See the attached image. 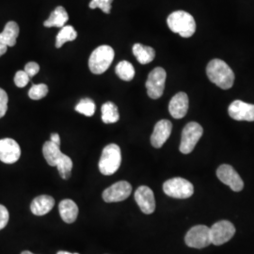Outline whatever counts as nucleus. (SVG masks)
<instances>
[{
  "mask_svg": "<svg viewBox=\"0 0 254 254\" xmlns=\"http://www.w3.org/2000/svg\"><path fill=\"white\" fill-rule=\"evenodd\" d=\"M50 141H52V142H54L56 144L61 146V137H60V135L57 134V133L51 134Z\"/></svg>",
  "mask_w": 254,
  "mask_h": 254,
  "instance_id": "34",
  "label": "nucleus"
},
{
  "mask_svg": "<svg viewBox=\"0 0 254 254\" xmlns=\"http://www.w3.org/2000/svg\"><path fill=\"white\" fill-rule=\"evenodd\" d=\"M115 57L114 49L109 46H101L94 49L89 59V68L94 74L105 73Z\"/></svg>",
  "mask_w": 254,
  "mask_h": 254,
  "instance_id": "3",
  "label": "nucleus"
},
{
  "mask_svg": "<svg viewBox=\"0 0 254 254\" xmlns=\"http://www.w3.org/2000/svg\"><path fill=\"white\" fill-rule=\"evenodd\" d=\"M113 0H91L89 4V7L91 9H100L105 13L109 14L111 10V4Z\"/></svg>",
  "mask_w": 254,
  "mask_h": 254,
  "instance_id": "29",
  "label": "nucleus"
},
{
  "mask_svg": "<svg viewBox=\"0 0 254 254\" xmlns=\"http://www.w3.org/2000/svg\"><path fill=\"white\" fill-rule=\"evenodd\" d=\"M115 70L119 77L125 81H131L135 76L134 66L127 61H123L119 63Z\"/></svg>",
  "mask_w": 254,
  "mask_h": 254,
  "instance_id": "25",
  "label": "nucleus"
},
{
  "mask_svg": "<svg viewBox=\"0 0 254 254\" xmlns=\"http://www.w3.org/2000/svg\"><path fill=\"white\" fill-rule=\"evenodd\" d=\"M236 234V227L228 220H221L213 224L210 228L211 243L213 245L220 246L230 241Z\"/></svg>",
  "mask_w": 254,
  "mask_h": 254,
  "instance_id": "8",
  "label": "nucleus"
},
{
  "mask_svg": "<svg viewBox=\"0 0 254 254\" xmlns=\"http://www.w3.org/2000/svg\"><path fill=\"white\" fill-rule=\"evenodd\" d=\"M8 101L9 97L7 92L0 88V119L5 116L8 110Z\"/></svg>",
  "mask_w": 254,
  "mask_h": 254,
  "instance_id": "31",
  "label": "nucleus"
},
{
  "mask_svg": "<svg viewBox=\"0 0 254 254\" xmlns=\"http://www.w3.org/2000/svg\"><path fill=\"white\" fill-rule=\"evenodd\" d=\"M206 74L209 80L222 90H229L235 82V73L226 63L215 59L206 67Z\"/></svg>",
  "mask_w": 254,
  "mask_h": 254,
  "instance_id": "1",
  "label": "nucleus"
},
{
  "mask_svg": "<svg viewBox=\"0 0 254 254\" xmlns=\"http://www.w3.org/2000/svg\"><path fill=\"white\" fill-rule=\"evenodd\" d=\"M132 192V186L127 181L115 183L103 192V200L106 202H119L127 200Z\"/></svg>",
  "mask_w": 254,
  "mask_h": 254,
  "instance_id": "11",
  "label": "nucleus"
},
{
  "mask_svg": "<svg viewBox=\"0 0 254 254\" xmlns=\"http://www.w3.org/2000/svg\"><path fill=\"white\" fill-rule=\"evenodd\" d=\"M21 254H33L32 253H30V252H28V251H25V252H23Z\"/></svg>",
  "mask_w": 254,
  "mask_h": 254,
  "instance_id": "37",
  "label": "nucleus"
},
{
  "mask_svg": "<svg viewBox=\"0 0 254 254\" xmlns=\"http://www.w3.org/2000/svg\"><path fill=\"white\" fill-rule=\"evenodd\" d=\"M9 214L8 209L4 205L0 204V230L4 229L7 226L9 222Z\"/></svg>",
  "mask_w": 254,
  "mask_h": 254,
  "instance_id": "32",
  "label": "nucleus"
},
{
  "mask_svg": "<svg viewBox=\"0 0 254 254\" xmlns=\"http://www.w3.org/2000/svg\"><path fill=\"white\" fill-rule=\"evenodd\" d=\"M189 110V96L185 92L176 93L169 105V111L174 119L184 118Z\"/></svg>",
  "mask_w": 254,
  "mask_h": 254,
  "instance_id": "16",
  "label": "nucleus"
},
{
  "mask_svg": "<svg viewBox=\"0 0 254 254\" xmlns=\"http://www.w3.org/2000/svg\"><path fill=\"white\" fill-rule=\"evenodd\" d=\"M57 254H72V253H68V252H64V251H62V252H59Z\"/></svg>",
  "mask_w": 254,
  "mask_h": 254,
  "instance_id": "36",
  "label": "nucleus"
},
{
  "mask_svg": "<svg viewBox=\"0 0 254 254\" xmlns=\"http://www.w3.org/2000/svg\"><path fill=\"white\" fill-rule=\"evenodd\" d=\"M217 176L223 184L230 187L232 190L239 192L244 189V182L236 173V170L227 164H223L218 167Z\"/></svg>",
  "mask_w": 254,
  "mask_h": 254,
  "instance_id": "10",
  "label": "nucleus"
},
{
  "mask_svg": "<svg viewBox=\"0 0 254 254\" xmlns=\"http://www.w3.org/2000/svg\"><path fill=\"white\" fill-rule=\"evenodd\" d=\"M135 200L140 210L144 214L150 215L154 213L155 210L154 192L149 187H139L135 192Z\"/></svg>",
  "mask_w": 254,
  "mask_h": 254,
  "instance_id": "14",
  "label": "nucleus"
},
{
  "mask_svg": "<svg viewBox=\"0 0 254 254\" xmlns=\"http://www.w3.org/2000/svg\"><path fill=\"white\" fill-rule=\"evenodd\" d=\"M59 210L64 222L71 224L76 220L78 215V206L73 200H62L59 205Z\"/></svg>",
  "mask_w": 254,
  "mask_h": 254,
  "instance_id": "18",
  "label": "nucleus"
},
{
  "mask_svg": "<svg viewBox=\"0 0 254 254\" xmlns=\"http://www.w3.org/2000/svg\"><path fill=\"white\" fill-rule=\"evenodd\" d=\"M122 163V152L117 144L106 146L101 154L99 171L104 175H112L116 173Z\"/></svg>",
  "mask_w": 254,
  "mask_h": 254,
  "instance_id": "4",
  "label": "nucleus"
},
{
  "mask_svg": "<svg viewBox=\"0 0 254 254\" xmlns=\"http://www.w3.org/2000/svg\"><path fill=\"white\" fill-rule=\"evenodd\" d=\"M163 190L166 195L174 199H188L193 195L194 187L187 179L175 177L164 183Z\"/></svg>",
  "mask_w": 254,
  "mask_h": 254,
  "instance_id": "5",
  "label": "nucleus"
},
{
  "mask_svg": "<svg viewBox=\"0 0 254 254\" xmlns=\"http://www.w3.org/2000/svg\"><path fill=\"white\" fill-rule=\"evenodd\" d=\"M26 73L28 74L29 77H33L35 76L37 73H39L40 71V66L37 63H28V64L25 65V70H24Z\"/></svg>",
  "mask_w": 254,
  "mask_h": 254,
  "instance_id": "33",
  "label": "nucleus"
},
{
  "mask_svg": "<svg viewBox=\"0 0 254 254\" xmlns=\"http://www.w3.org/2000/svg\"><path fill=\"white\" fill-rule=\"evenodd\" d=\"M77 37V32L73 26H64L61 28L56 38V47L61 48L67 42H73Z\"/></svg>",
  "mask_w": 254,
  "mask_h": 254,
  "instance_id": "24",
  "label": "nucleus"
},
{
  "mask_svg": "<svg viewBox=\"0 0 254 254\" xmlns=\"http://www.w3.org/2000/svg\"><path fill=\"white\" fill-rule=\"evenodd\" d=\"M96 106L94 102L90 98H84L79 101L75 107V111L86 117H91L95 113Z\"/></svg>",
  "mask_w": 254,
  "mask_h": 254,
  "instance_id": "27",
  "label": "nucleus"
},
{
  "mask_svg": "<svg viewBox=\"0 0 254 254\" xmlns=\"http://www.w3.org/2000/svg\"><path fill=\"white\" fill-rule=\"evenodd\" d=\"M55 205V200L49 195H41L32 200L30 210L35 216H45Z\"/></svg>",
  "mask_w": 254,
  "mask_h": 254,
  "instance_id": "17",
  "label": "nucleus"
},
{
  "mask_svg": "<svg viewBox=\"0 0 254 254\" xmlns=\"http://www.w3.org/2000/svg\"><path fill=\"white\" fill-rule=\"evenodd\" d=\"M29 79H30V77L28 76V74L25 71H18L17 73H15L14 83L18 88H24L28 84Z\"/></svg>",
  "mask_w": 254,
  "mask_h": 254,
  "instance_id": "30",
  "label": "nucleus"
},
{
  "mask_svg": "<svg viewBox=\"0 0 254 254\" xmlns=\"http://www.w3.org/2000/svg\"><path fill=\"white\" fill-rule=\"evenodd\" d=\"M18 24L13 21H9L4 27V30L0 33V38L8 46L12 47L16 45V40L19 36Z\"/></svg>",
  "mask_w": 254,
  "mask_h": 254,
  "instance_id": "22",
  "label": "nucleus"
},
{
  "mask_svg": "<svg viewBox=\"0 0 254 254\" xmlns=\"http://www.w3.org/2000/svg\"><path fill=\"white\" fill-rule=\"evenodd\" d=\"M170 29L183 38L193 36L196 31V22L190 13L184 10L173 11L167 19Z\"/></svg>",
  "mask_w": 254,
  "mask_h": 254,
  "instance_id": "2",
  "label": "nucleus"
},
{
  "mask_svg": "<svg viewBox=\"0 0 254 254\" xmlns=\"http://www.w3.org/2000/svg\"><path fill=\"white\" fill-rule=\"evenodd\" d=\"M69 19V15L64 7L59 6L54 9L49 18L45 21L44 26L46 27H64Z\"/></svg>",
  "mask_w": 254,
  "mask_h": 254,
  "instance_id": "19",
  "label": "nucleus"
},
{
  "mask_svg": "<svg viewBox=\"0 0 254 254\" xmlns=\"http://www.w3.org/2000/svg\"><path fill=\"white\" fill-rule=\"evenodd\" d=\"M133 54L136 61L140 64H148L152 63L155 58V51L151 46H146L141 44H135L133 48Z\"/></svg>",
  "mask_w": 254,
  "mask_h": 254,
  "instance_id": "20",
  "label": "nucleus"
},
{
  "mask_svg": "<svg viewBox=\"0 0 254 254\" xmlns=\"http://www.w3.org/2000/svg\"><path fill=\"white\" fill-rule=\"evenodd\" d=\"M173 125L168 120H161L154 126V132L151 136V143L154 148H161L172 134Z\"/></svg>",
  "mask_w": 254,
  "mask_h": 254,
  "instance_id": "15",
  "label": "nucleus"
},
{
  "mask_svg": "<svg viewBox=\"0 0 254 254\" xmlns=\"http://www.w3.org/2000/svg\"><path fill=\"white\" fill-rule=\"evenodd\" d=\"M48 93V87L46 84H35L32 85L28 91V96L32 100H41L45 98Z\"/></svg>",
  "mask_w": 254,
  "mask_h": 254,
  "instance_id": "28",
  "label": "nucleus"
},
{
  "mask_svg": "<svg viewBox=\"0 0 254 254\" xmlns=\"http://www.w3.org/2000/svg\"><path fill=\"white\" fill-rule=\"evenodd\" d=\"M185 242L190 248L203 249L211 245L210 228L205 225H196L191 228L185 237Z\"/></svg>",
  "mask_w": 254,
  "mask_h": 254,
  "instance_id": "9",
  "label": "nucleus"
},
{
  "mask_svg": "<svg viewBox=\"0 0 254 254\" xmlns=\"http://www.w3.org/2000/svg\"><path fill=\"white\" fill-rule=\"evenodd\" d=\"M56 167L58 168L61 177L64 180H67L71 176L72 169H73V161L68 155L64 154L58 161Z\"/></svg>",
  "mask_w": 254,
  "mask_h": 254,
  "instance_id": "26",
  "label": "nucleus"
},
{
  "mask_svg": "<svg viewBox=\"0 0 254 254\" xmlns=\"http://www.w3.org/2000/svg\"><path fill=\"white\" fill-rule=\"evenodd\" d=\"M202 134L203 129L198 123L191 122L184 127L182 131L181 143L179 147L182 154H190L202 136Z\"/></svg>",
  "mask_w": 254,
  "mask_h": 254,
  "instance_id": "6",
  "label": "nucleus"
},
{
  "mask_svg": "<svg viewBox=\"0 0 254 254\" xmlns=\"http://www.w3.org/2000/svg\"><path fill=\"white\" fill-rule=\"evenodd\" d=\"M7 49H8V46L0 38V57L7 52Z\"/></svg>",
  "mask_w": 254,
  "mask_h": 254,
  "instance_id": "35",
  "label": "nucleus"
},
{
  "mask_svg": "<svg viewBox=\"0 0 254 254\" xmlns=\"http://www.w3.org/2000/svg\"><path fill=\"white\" fill-rule=\"evenodd\" d=\"M21 156V149L18 143L12 138L0 139V161L3 163L17 162Z\"/></svg>",
  "mask_w": 254,
  "mask_h": 254,
  "instance_id": "12",
  "label": "nucleus"
},
{
  "mask_svg": "<svg viewBox=\"0 0 254 254\" xmlns=\"http://www.w3.org/2000/svg\"><path fill=\"white\" fill-rule=\"evenodd\" d=\"M167 73L161 67H156L149 73L146 81L147 93L150 98L158 99L163 95Z\"/></svg>",
  "mask_w": 254,
  "mask_h": 254,
  "instance_id": "7",
  "label": "nucleus"
},
{
  "mask_svg": "<svg viewBox=\"0 0 254 254\" xmlns=\"http://www.w3.org/2000/svg\"><path fill=\"white\" fill-rule=\"evenodd\" d=\"M101 112H102V121L107 125L115 124L120 119L118 108L112 102H106L101 108Z\"/></svg>",
  "mask_w": 254,
  "mask_h": 254,
  "instance_id": "23",
  "label": "nucleus"
},
{
  "mask_svg": "<svg viewBox=\"0 0 254 254\" xmlns=\"http://www.w3.org/2000/svg\"><path fill=\"white\" fill-rule=\"evenodd\" d=\"M228 112L230 117L236 121L254 122V105L241 100L232 102Z\"/></svg>",
  "mask_w": 254,
  "mask_h": 254,
  "instance_id": "13",
  "label": "nucleus"
},
{
  "mask_svg": "<svg viewBox=\"0 0 254 254\" xmlns=\"http://www.w3.org/2000/svg\"><path fill=\"white\" fill-rule=\"evenodd\" d=\"M43 154L46 158V162L51 167H56L58 161L64 154L61 151L60 145L56 144L50 140L46 141V143L44 144Z\"/></svg>",
  "mask_w": 254,
  "mask_h": 254,
  "instance_id": "21",
  "label": "nucleus"
}]
</instances>
